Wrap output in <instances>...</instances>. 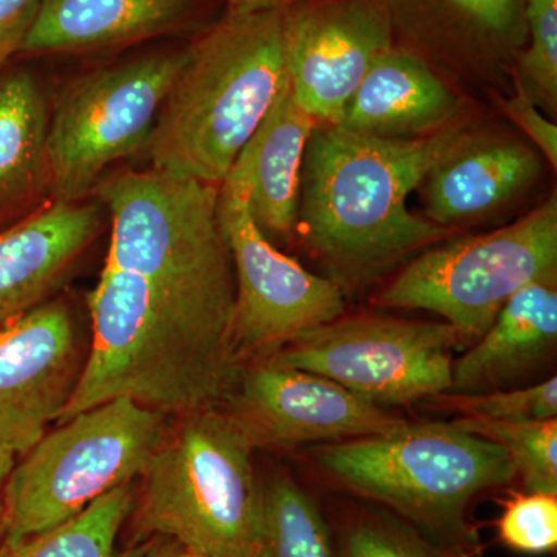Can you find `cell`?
Listing matches in <instances>:
<instances>
[{
    "label": "cell",
    "instance_id": "1",
    "mask_svg": "<svg viewBox=\"0 0 557 557\" xmlns=\"http://www.w3.org/2000/svg\"><path fill=\"white\" fill-rule=\"evenodd\" d=\"M95 194L112 222L89 298L95 386L172 418L222 405L242 368L219 186L127 171L106 175Z\"/></svg>",
    "mask_w": 557,
    "mask_h": 557
},
{
    "label": "cell",
    "instance_id": "2",
    "mask_svg": "<svg viewBox=\"0 0 557 557\" xmlns=\"http://www.w3.org/2000/svg\"><path fill=\"white\" fill-rule=\"evenodd\" d=\"M469 129L387 139L318 126L304 157L296 236L344 295L368 288L453 230L410 211V194Z\"/></svg>",
    "mask_w": 557,
    "mask_h": 557
},
{
    "label": "cell",
    "instance_id": "3",
    "mask_svg": "<svg viewBox=\"0 0 557 557\" xmlns=\"http://www.w3.org/2000/svg\"><path fill=\"white\" fill-rule=\"evenodd\" d=\"M287 81L284 9H228L186 47L146 145L150 170L220 186Z\"/></svg>",
    "mask_w": 557,
    "mask_h": 557
},
{
    "label": "cell",
    "instance_id": "4",
    "mask_svg": "<svg viewBox=\"0 0 557 557\" xmlns=\"http://www.w3.org/2000/svg\"><path fill=\"white\" fill-rule=\"evenodd\" d=\"M322 471L350 493L391 509L438 547L469 557L479 545L468 508L518 478L507 450L453 423H421L319 450Z\"/></svg>",
    "mask_w": 557,
    "mask_h": 557
},
{
    "label": "cell",
    "instance_id": "5",
    "mask_svg": "<svg viewBox=\"0 0 557 557\" xmlns=\"http://www.w3.org/2000/svg\"><path fill=\"white\" fill-rule=\"evenodd\" d=\"M139 475L135 523L201 557H252L260 483L256 445L223 406L174 417Z\"/></svg>",
    "mask_w": 557,
    "mask_h": 557
},
{
    "label": "cell",
    "instance_id": "6",
    "mask_svg": "<svg viewBox=\"0 0 557 557\" xmlns=\"http://www.w3.org/2000/svg\"><path fill=\"white\" fill-rule=\"evenodd\" d=\"M166 413L116 398L61 421L16 458L3 490L5 542L76 518L145 471L171 424Z\"/></svg>",
    "mask_w": 557,
    "mask_h": 557
},
{
    "label": "cell",
    "instance_id": "7",
    "mask_svg": "<svg viewBox=\"0 0 557 557\" xmlns=\"http://www.w3.org/2000/svg\"><path fill=\"white\" fill-rule=\"evenodd\" d=\"M557 270V199L518 222L478 236L448 237L417 255L386 288L379 304L438 314L474 344L509 299Z\"/></svg>",
    "mask_w": 557,
    "mask_h": 557
},
{
    "label": "cell",
    "instance_id": "8",
    "mask_svg": "<svg viewBox=\"0 0 557 557\" xmlns=\"http://www.w3.org/2000/svg\"><path fill=\"white\" fill-rule=\"evenodd\" d=\"M185 57L160 51L70 81L50 106L53 203L86 200L112 164L146 149Z\"/></svg>",
    "mask_w": 557,
    "mask_h": 557
},
{
    "label": "cell",
    "instance_id": "9",
    "mask_svg": "<svg viewBox=\"0 0 557 557\" xmlns=\"http://www.w3.org/2000/svg\"><path fill=\"white\" fill-rule=\"evenodd\" d=\"M465 344L448 322L343 314L302 333L267 361L325 376L386 408L446 394L453 351Z\"/></svg>",
    "mask_w": 557,
    "mask_h": 557
},
{
    "label": "cell",
    "instance_id": "10",
    "mask_svg": "<svg viewBox=\"0 0 557 557\" xmlns=\"http://www.w3.org/2000/svg\"><path fill=\"white\" fill-rule=\"evenodd\" d=\"M219 219L236 278L234 346L240 368L343 317V289L288 258L256 225L247 178L236 163L219 186Z\"/></svg>",
    "mask_w": 557,
    "mask_h": 557
},
{
    "label": "cell",
    "instance_id": "11",
    "mask_svg": "<svg viewBox=\"0 0 557 557\" xmlns=\"http://www.w3.org/2000/svg\"><path fill=\"white\" fill-rule=\"evenodd\" d=\"M89 351L90 332L64 296L0 330V449L21 457L60 421Z\"/></svg>",
    "mask_w": 557,
    "mask_h": 557
},
{
    "label": "cell",
    "instance_id": "12",
    "mask_svg": "<svg viewBox=\"0 0 557 557\" xmlns=\"http://www.w3.org/2000/svg\"><path fill=\"white\" fill-rule=\"evenodd\" d=\"M256 448L380 437L409 421L336 381L274 362L245 364L222 403Z\"/></svg>",
    "mask_w": 557,
    "mask_h": 557
},
{
    "label": "cell",
    "instance_id": "13",
    "mask_svg": "<svg viewBox=\"0 0 557 557\" xmlns=\"http://www.w3.org/2000/svg\"><path fill=\"white\" fill-rule=\"evenodd\" d=\"M285 61L296 102L336 126L366 73L395 46L384 0H299L284 9Z\"/></svg>",
    "mask_w": 557,
    "mask_h": 557
},
{
    "label": "cell",
    "instance_id": "14",
    "mask_svg": "<svg viewBox=\"0 0 557 557\" xmlns=\"http://www.w3.org/2000/svg\"><path fill=\"white\" fill-rule=\"evenodd\" d=\"M395 46L440 75H509L527 44L522 0H384Z\"/></svg>",
    "mask_w": 557,
    "mask_h": 557
},
{
    "label": "cell",
    "instance_id": "15",
    "mask_svg": "<svg viewBox=\"0 0 557 557\" xmlns=\"http://www.w3.org/2000/svg\"><path fill=\"white\" fill-rule=\"evenodd\" d=\"M101 223L97 205L54 201L0 231V330L60 293Z\"/></svg>",
    "mask_w": 557,
    "mask_h": 557
},
{
    "label": "cell",
    "instance_id": "16",
    "mask_svg": "<svg viewBox=\"0 0 557 557\" xmlns=\"http://www.w3.org/2000/svg\"><path fill=\"white\" fill-rule=\"evenodd\" d=\"M542 172L536 149L507 135L468 129L418 186L423 215L453 230L522 196Z\"/></svg>",
    "mask_w": 557,
    "mask_h": 557
},
{
    "label": "cell",
    "instance_id": "17",
    "mask_svg": "<svg viewBox=\"0 0 557 557\" xmlns=\"http://www.w3.org/2000/svg\"><path fill=\"white\" fill-rule=\"evenodd\" d=\"M465 101L416 54L394 46L366 73L338 127L387 139L428 137L465 121Z\"/></svg>",
    "mask_w": 557,
    "mask_h": 557
},
{
    "label": "cell",
    "instance_id": "18",
    "mask_svg": "<svg viewBox=\"0 0 557 557\" xmlns=\"http://www.w3.org/2000/svg\"><path fill=\"white\" fill-rule=\"evenodd\" d=\"M557 346V270L508 300L485 335L454 359L446 394L478 395L509 388L544 368Z\"/></svg>",
    "mask_w": 557,
    "mask_h": 557
},
{
    "label": "cell",
    "instance_id": "19",
    "mask_svg": "<svg viewBox=\"0 0 557 557\" xmlns=\"http://www.w3.org/2000/svg\"><path fill=\"white\" fill-rule=\"evenodd\" d=\"M317 121L282 87L236 164L247 178L249 212L267 239L288 244L296 236L304 157Z\"/></svg>",
    "mask_w": 557,
    "mask_h": 557
},
{
    "label": "cell",
    "instance_id": "20",
    "mask_svg": "<svg viewBox=\"0 0 557 557\" xmlns=\"http://www.w3.org/2000/svg\"><path fill=\"white\" fill-rule=\"evenodd\" d=\"M193 0H44L17 57L89 53L175 32Z\"/></svg>",
    "mask_w": 557,
    "mask_h": 557
},
{
    "label": "cell",
    "instance_id": "21",
    "mask_svg": "<svg viewBox=\"0 0 557 557\" xmlns=\"http://www.w3.org/2000/svg\"><path fill=\"white\" fill-rule=\"evenodd\" d=\"M50 104L38 76L0 67V231L51 201Z\"/></svg>",
    "mask_w": 557,
    "mask_h": 557
},
{
    "label": "cell",
    "instance_id": "22",
    "mask_svg": "<svg viewBox=\"0 0 557 557\" xmlns=\"http://www.w3.org/2000/svg\"><path fill=\"white\" fill-rule=\"evenodd\" d=\"M252 557H335L332 528L317 502L288 474L260 483L259 531Z\"/></svg>",
    "mask_w": 557,
    "mask_h": 557
},
{
    "label": "cell",
    "instance_id": "23",
    "mask_svg": "<svg viewBox=\"0 0 557 557\" xmlns=\"http://www.w3.org/2000/svg\"><path fill=\"white\" fill-rule=\"evenodd\" d=\"M134 504L132 483L116 487L62 525L21 541H3L0 557H115L116 537Z\"/></svg>",
    "mask_w": 557,
    "mask_h": 557
},
{
    "label": "cell",
    "instance_id": "24",
    "mask_svg": "<svg viewBox=\"0 0 557 557\" xmlns=\"http://www.w3.org/2000/svg\"><path fill=\"white\" fill-rule=\"evenodd\" d=\"M332 539L335 557H457L376 504L350 509Z\"/></svg>",
    "mask_w": 557,
    "mask_h": 557
},
{
    "label": "cell",
    "instance_id": "25",
    "mask_svg": "<svg viewBox=\"0 0 557 557\" xmlns=\"http://www.w3.org/2000/svg\"><path fill=\"white\" fill-rule=\"evenodd\" d=\"M453 424L491 440L507 450L527 493L557 496L556 418L536 423H502L483 418L461 417L453 421Z\"/></svg>",
    "mask_w": 557,
    "mask_h": 557
},
{
    "label": "cell",
    "instance_id": "26",
    "mask_svg": "<svg viewBox=\"0 0 557 557\" xmlns=\"http://www.w3.org/2000/svg\"><path fill=\"white\" fill-rule=\"evenodd\" d=\"M527 44L516 58L518 76L536 104L557 109V0H522Z\"/></svg>",
    "mask_w": 557,
    "mask_h": 557
},
{
    "label": "cell",
    "instance_id": "27",
    "mask_svg": "<svg viewBox=\"0 0 557 557\" xmlns=\"http://www.w3.org/2000/svg\"><path fill=\"white\" fill-rule=\"evenodd\" d=\"M438 405L465 417L502 421V423H536L557 416V379L549 376L528 387H509L478 395L443 394Z\"/></svg>",
    "mask_w": 557,
    "mask_h": 557
},
{
    "label": "cell",
    "instance_id": "28",
    "mask_svg": "<svg viewBox=\"0 0 557 557\" xmlns=\"http://www.w3.org/2000/svg\"><path fill=\"white\" fill-rule=\"evenodd\" d=\"M497 536L505 547L523 555H544L557 547L556 494H516L498 518Z\"/></svg>",
    "mask_w": 557,
    "mask_h": 557
},
{
    "label": "cell",
    "instance_id": "29",
    "mask_svg": "<svg viewBox=\"0 0 557 557\" xmlns=\"http://www.w3.org/2000/svg\"><path fill=\"white\" fill-rule=\"evenodd\" d=\"M515 81V91L508 98L500 100L502 112L528 139L534 149L541 153L553 171L557 170V126L539 110L536 102L520 83L518 76L511 73Z\"/></svg>",
    "mask_w": 557,
    "mask_h": 557
},
{
    "label": "cell",
    "instance_id": "30",
    "mask_svg": "<svg viewBox=\"0 0 557 557\" xmlns=\"http://www.w3.org/2000/svg\"><path fill=\"white\" fill-rule=\"evenodd\" d=\"M44 0H0V67L20 54Z\"/></svg>",
    "mask_w": 557,
    "mask_h": 557
},
{
    "label": "cell",
    "instance_id": "31",
    "mask_svg": "<svg viewBox=\"0 0 557 557\" xmlns=\"http://www.w3.org/2000/svg\"><path fill=\"white\" fill-rule=\"evenodd\" d=\"M16 456L9 450L0 449V544L5 537V522H3V490H5L7 479H9L11 469L16 463Z\"/></svg>",
    "mask_w": 557,
    "mask_h": 557
},
{
    "label": "cell",
    "instance_id": "32",
    "mask_svg": "<svg viewBox=\"0 0 557 557\" xmlns=\"http://www.w3.org/2000/svg\"><path fill=\"white\" fill-rule=\"evenodd\" d=\"M231 10L285 9L299 0H225Z\"/></svg>",
    "mask_w": 557,
    "mask_h": 557
},
{
    "label": "cell",
    "instance_id": "33",
    "mask_svg": "<svg viewBox=\"0 0 557 557\" xmlns=\"http://www.w3.org/2000/svg\"><path fill=\"white\" fill-rule=\"evenodd\" d=\"M177 557H201V556L193 555V553H188V552H183V553H180V555H177Z\"/></svg>",
    "mask_w": 557,
    "mask_h": 557
},
{
    "label": "cell",
    "instance_id": "34",
    "mask_svg": "<svg viewBox=\"0 0 557 557\" xmlns=\"http://www.w3.org/2000/svg\"><path fill=\"white\" fill-rule=\"evenodd\" d=\"M170 557H177V555H175V556H170Z\"/></svg>",
    "mask_w": 557,
    "mask_h": 557
}]
</instances>
